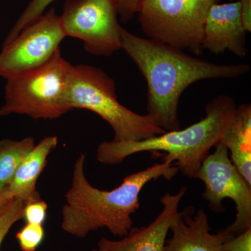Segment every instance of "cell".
<instances>
[{
  "instance_id": "16",
  "label": "cell",
  "mask_w": 251,
  "mask_h": 251,
  "mask_svg": "<svg viewBox=\"0 0 251 251\" xmlns=\"http://www.w3.org/2000/svg\"><path fill=\"white\" fill-rule=\"evenodd\" d=\"M54 1L56 0H31L6 36L2 46L11 42L28 25L41 17L46 8Z\"/></svg>"
},
{
  "instance_id": "17",
  "label": "cell",
  "mask_w": 251,
  "mask_h": 251,
  "mask_svg": "<svg viewBox=\"0 0 251 251\" xmlns=\"http://www.w3.org/2000/svg\"><path fill=\"white\" fill-rule=\"evenodd\" d=\"M16 237L22 251H36L44 241L45 230L43 225L26 224Z\"/></svg>"
},
{
  "instance_id": "7",
  "label": "cell",
  "mask_w": 251,
  "mask_h": 251,
  "mask_svg": "<svg viewBox=\"0 0 251 251\" xmlns=\"http://www.w3.org/2000/svg\"><path fill=\"white\" fill-rule=\"evenodd\" d=\"M214 148L215 151L202 161L195 179L201 180L205 186L202 197L214 212L226 211L223 205L226 198L234 201L236 219L224 231L238 235L251 228V185L234 166L224 144L218 143Z\"/></svg>"
},
{
  "instance_id": "14",
  "label": "cell",
  "mask_w": 251,
  "mask_h": 251,
  "mask_svg": "<svg viewBox=\"0 0 251 251\" xmlns=\"http://www.w3.org/2000/svg\"><path fill=\"white\" fill-rule=\"evenodd\" d=\"M220 143L230 152L231 161L251 185V105L237 107L235 115Z\"/></svg>"
},
{
  "instance_id": "24",
  "label": "cell",
  "mask_w": 251,
  "mask_h": 251,
  "mask_svg": "<svg viewBox=\"0 0 251 251\" xmlns=\"http://www.w3.org/2000/svg\"><path fill=\"white\" fill-rule=\"evenodd\" d=\"M237 1V0H232V1Z\"/></svg>"
},
{
  "instance_id": "20",
  "label": "cell",
  "mask_w": 251,
  "mask_h": 251,
  "mask_svg": "<svg viewBox=\"0 0 251 251\" xmlns=\"http://www.w3.org/2000/svg\"><path fill=\"white\" fill-rule=\"evenodd\" d=\"M227 234V237L223 244V251H251V228L236 236Z\"/></svg>"
},
{
  "instance_id": "13",
  "label": "cell",
  "mask_w": 251,
  "mask_h": 251,
  "mask_svg": "<svg viewBox=\"0 0 251 251\" xmlns=\"http://www.w3.org/2000/svg\"><path fill=\"white\" fill-rule=\"evenodd\" d=\"M57 136L46 137L25 157L8 186L14 199L24 204L41 199L36 183L47 165L48 157L57 148Z\"/></svg>"
},
{
  "instance_id": "5",
  "label": "cell",
  "mask_w": 251,
  "mask_h": 251,
  "mask_svg": "<svg viewBox=\"0 0 251 251\" xmlns=\"http://www.w3.org/2000/svg\"><path fill=\"white\" fill-rule=\"evenodd\" d=\"M72 66L59 49L44 65L6 79L0 117L19 114L34 120H54L72 110L68 100Z\"/></svg>"
},
{
  "instance_id": "10",
  "label": "cell",
  "mask_w": 251,
  "mask_h": 251,
  "mask_svg": "<svg viewBox=\"0 0 251 251\" xmlns=\"http://www.w3.org/2000/svg\"><path fill=\"white\" fill-rule=\"evenodd\" d=\"M188 188L182 186L176 194L167 193L161 198L163 209L148 226L133 227L120 240L102 237L90 251H163L173 221L179 216V206Z\"/></svg>"
},
{
  "instance_id": "23",
  "label": "cell",
  "mask_w": 251,
  "mask_h": 251,
  "mask_svg": "<svg viewBox=\"0 0 251 251\" xmlns=\"http://www.w3.org/2000/svg\"><path fill=\"white\" fill-rule=\"evenodd\" d=\"M8 190V186H0V214L14 201Z\"/></svg>"
},
{
  "instance_id": "22",
  "label": "cell",
  "mask_w": 251,
  "mask_h": 251,
  "mask_svg": "<svg viewBox=\"0 0 251 251\" xmlns=\"http://www.w3.org/2000/svg\"><path fill=\"white\" fill-rule=\"evenodd\" d=\"M242 22L247 32L251 31V0H239Z\"/></svg>"
},
{
  "instance_id": "9",
  "label": "cell",
  "mask_w": 251,
  "mask_h": 251,
  "mask_svg": "<svg viewBox=\"0 0 251 251\" xmlns=\"http://www.w3.org/2000/svg\"><path fill=\"white\" fill-rule=\"evenodd\" d=\"M66 38L60 16L52 8L28 25L16 38L2 46L0 77L10 78L44 65Z\"/></svg>"
},
{
  "instance_id": "8",
  "label": "cell",
  "mask_w": 251,
  "mask_h": 251,
  "mask_svg": "<svg viewBox=\"0 0 251 251\" xmlns=\"http://www.w3.org/2000/svg\"><path fill=\"white\" fill-rule=\"evenodd\" d=\"M117 16L112 0H67L60 20L66 37L80 39L89 53L108 57L122 49Z\"/></svg>"
},
{
  "instance_id": "15",
  "label": "cell",
  "mask_w": 251,
  "mask_h": 251,
  "mask_svg": "<svg viewBox=\"0 0 251 251\" xmlns=\"http://www.w3.org/2000/svg\"><path fill=\"white\" fill-rule=\"evenodd\" d=\"M31 137L21 140H0V186H8L21 162L34 148Z\"/></svg>"
},
{
  "instance_id": "19",
  "label": "cell",
  "mask_w": 251,
  "mask_h": 251,
  "mask_svg": "<svg viewBox=\"0 0 251 251\" xmlns=\"http://www.w3.org/2000/svg\"><path fill=\"white\" fill-rule=\"evenodd\" d=\"M48 204L42 199L24 204L23 219L27 224L43 225L47 217Z\"/></svg>"
},
{
  "instance_id": "12",
  "label": "cell",
  "mask_w": 251,
  "mask_h": 251,
  "mask_svg": "<svg viewBox=\"0 0 251 251\" xmlns=\"http://www.w3.org/2000/svg\"><path fill=\"white\" fill-rule=\"evenodd\" d=\"M211 229L205 210L196 212L193 206H188L172 224L173 235L166 241L163 251H224L227 234L224 230L211 234Z\"/></svg>"
},
{
  "instance_id": "18",
  "label": "cell",
  "mask_w": 251,
  "mask_h": 251,
  "mask_svg": "<svg viewBox=\"0 0 251 251\" xmlns=\"http://www.w3.org/2000/svg\"><path fill=\"white\" fill-rule=\"evenodd\" d=\"M24 204L22 201L14 199L0 214V249L11 227L18 221L23 219Z\"/></svg>"
},
{
  "instance_id": "11",
  "label": "cell",
  "mask_w": 251,
  "mask_h": 251,
  "mask_svg": "<svg viewBox=\"0 0 251 251\" xmlns=\"http://www.w3.org/2000/svg\"><path fill=\"white\" fill-rule=\"evenodd\" d=\"M246 34L239 0L225 4L215 3L206 16L202 50L216 54L229 50L239 57H245Z\"/></svg>"
},
{
  "instance_id": "4",
  "label": "cell",
  "mask_w": 251,
  "mask_h": 251,
  "mask_svg": "<svg viewBox=\"0 0 251 251\" xmlns=\"http://www.w3.org/2000/svg\"><path fill=\"white\" fill-rule=\"evenodd\" d=\"M72 110L86 109L108 122L115 133L113 142L140 141L164 133L148 115L129 110L118 101L115 81L102 69L72 65L68 82Z\"/></svg>"
},
{
  "instance_id": "3",
  "label": "cell",
  "mask_w": 251,
  "mask_h": 251,
  "mask_svg": "<svg viewBox=\"0 0 251 251\" xmlns=\"http://www.w3.org/2000/svg\"><path fill=\"white\" fill-rule=\"evenodd\" d=\"M237 107L229 96H218L206 105L205 117L194 125L140 141L103 142L97 148V160L116 165L134 153L163 151L166 154L163 161L171 162L185 176L195 179L211 149L222 139Z\"/></svg>"
},
{
  "instance_id": "1",
  "label": "cell",
  "mask_w": 251,
  "mask_h": 251,
  "mask_svg": "<svg viewBox=\"0 0 251 251\" xmlns=\"http://www.w3.org/2000/svg\"><path fill=\"white\" fill-rule=\"evenodd\" d=\"M122 49L148 84L149 117L166 132L180 129L178 105L190 85L209 79H232L247 74V64L221 65L191 57L181 50L135 36L120 27Z\"/></svg>"
},
{
  "instance_id": "2",
  "label": "cell",
  "mask_w": 251,
  "mask_h": 251,
  "mask_svg": "<svg viewBox=\"0 0 251 251\" xmlns=\"http://www.w3.org/2000/svg\"><path fill=\"white\" fill-rule=\"evenodd\" d=\"M85 158L81 153L74 163L72 186L62 208L63 230L78 238L103 228L115 237L127 235L133 226L131 215L140 208L144 186L161 177L171 180L179 171L173 163L163 161L128 175L118 187L105 191L94 187L86 178Z\"/></svg>"
},
{
  "instance_id": "21",
  "label": "cell",
  "mask_w": 251,
  "mask_h": 251,
  "mask_svg": "<svg viewBox=\"0 0 251 251\" xmlns=\"http://www.w3.org/2000/svg\"><path fill=\"white\" fill-rule=\"evenodd\" d=\"M122 22L127 23L139 11L144 0H112Z\"/></svg>"
},
{
  "instance_id": "6",
  "label": "cell",
  "mask_w": 251,
  "mask_h": 251,
  "mask_svg": "<svg viewBox=\"0 0 251 251\" xmlns=\"http://www.w3.org/2000/svg\"><path fill=\"white\" fill-rule=\"evenodd\" d=\"M219 0H144L138 14L149 39L196 54L202 50L204 25Z\"/></svg>"
}]
</instances>
